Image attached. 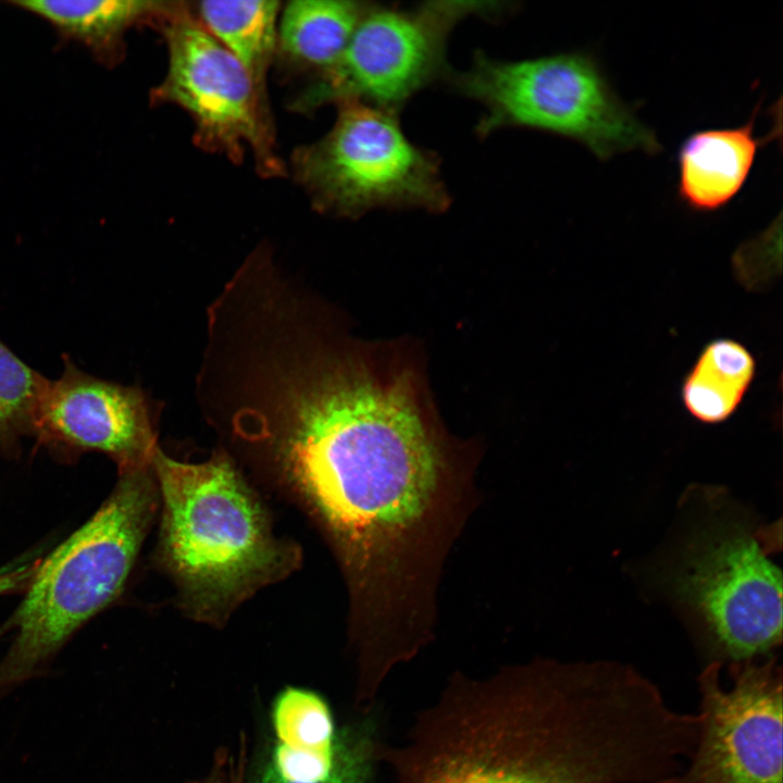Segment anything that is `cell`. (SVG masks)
Listing matches in <instances>:
<instances>
[{"label":"cell","instance_id":"13","mask_svg":"<svg viewBox=\"0 0 783 783\" xmlns=\"http://www.w3.org/2000/svg\"><path fill=\"white\" fill-rule=\"evenodd\" d=\"M12 4L48 21L60 36L87 47L105 64L122 58L133 25L157 18L174 3L142 0H15Z\"/></svg>","mask_w":783,"mask_h":783},{"label":"cell","instance_id":"7","mask_svg":"<svg viewBox=\"0 0 783 783\" xmlns=\"http://www.w3.org/2000/svg\"><path fill=\"white\" fill-rule=\"evenodd\" d=\"M293 169L313 207L337 216L376 209L437 213L451 203L436 153L406 135L398 113L361 102L338 104L333 127L295 151Z\"/></svg>","mask_w":783,"mask_h":783},{"label":"cell","instance_id":"4","mask_svg":"<svg viewBox=\"0 0 783 783\" xmlns=\"http://www.w3.org/2000/svg\"><path fill=\"white\" fill-rule=\"evenodd\" d=\"M158 502L152 467L121 471L111 495L37 569L12 625L0 686L16 682L54 654L121 593Z\"/></svg>","mask_w":783,"mask_h":783},{"label":"cell","instance_id":"3","mask_svg":"<svg viewBox=\"0 0 783 783\" xmlns=\"http://www.w3.org/2000/svg\"><path fill=\"white\" fill-rule=\"evenodd\" d=\"M151 467L163 500V557L201 612L227 609L288 569L260 504L224 455L179 462L157 449Z\"/></svg>","mask_w":783,"mask_h":783},{"label":"cell","instance_id":"19","mask_svg":"<svg viewBox=\"0 0 783 783\" xmlns=\"http://www.w3.org/2000/svg\"><path fill=\"white\" fill-rule=\"evenodd\" d=\"M376 721H361L337 735L336 757L328 776L312 783H371L374 766L378 761ZM260 783H297L277 776L266 769Z\"/></svg>","mask_w":783,"mask_h":783},{"label":"cell","instance_id":"14","mask_svg":"<svg viewBox=\"0 0 783 783\" xmlns=\"http://www.w3.org/2000/svg\"><path fill=\"white\" fill-rule=\"evenodd\" d=\"M371 2L296 0L286 4L278 22L279 50L289 59L321 72L347 47Z\"/></svg>","mask_w":783,"mask_h":783},{"label":"cell","instance_id":"20","mask_svg":"<svg viewBox=\"0 0 783 783\" xmlns=\"http://www.w3.org/2000/svg\"><path fill=\"white\" fill-rule=\"evenodd\" d=\"M781 219L758 237L743 244L732 258L736 278L749 290H760L781 272Z\"/></svg>","mask_w":783,"mask_h":783},{"label":"cell","instance_id":"2","mask_svg":"<svg viewBox=\"0 0 783 783\" xmlns=\"http://www.w3.org/2000/svg\"><path fill=\"white\" fill-rule=\"evenodd\" d=\"M272 452L361 584L400 576L444 497L448 452L407 349L376 348L306 396Z\"/></svg>","mask_w":783,"mask_h":783},{"label":"cell","instance_id":"23","mask_svg":"<svg viewBox=\"0 0 783 783\" xmlns=\"http://www.w3.org/2000/svg\"><path fill=\"white\" fill-rule=\"evenodd\" d=\"M206 783H213V782H206Z\"/></svg>","mask_w":783,"mask_h":783},{"label":"cell","instance_id":"17","mask_svg":"<svg viewBox=\"0 0 783 783\" xmlns=\"http://www.w3.org/2000/svg\"><path fill=\"white\" fill-rule=\"evenodd\" d=\"M49 381L0 341V445L34 434L37 411Z\"/></svg>","mask_w":783,"mask_h":783},{"label":"cell","instance_id":"8","mask_svg":"<svg viewBox=\"0 0 783 783\" xmlns=\"http://www.w3.org/2000/svg\"><path fill=\"white\" fill-rule=\"evenodd\" d=\"M506 2L427 1L411 8L370 3L347 47L291 103L299 112L356 101L399 113L418 92L450 70L452 29L475 15L497 17Z\"/></svg>","mask_w":783,"mask_h":783},{"label":"cell","instance_id":"18","mask_svg":"<svg viewBox=\"0 0 783 783\" xmlns=\"http://www.w3.org/2000/svg\"><path fill=\"white\" fill-rule=\"evenodd\" d=\"M273 725L278 744L286 747L313 751H332L336 747L331 710L310 691H284L273 708Z\"/></svg>","mask_w":783,"mask_h":783},{"label":"cell","instance_id":"12","mask_svg":"<svg viewBox=\"0 0 783 783\" xmlns=\"http://www.w3.org/2000/svg\"><path fill=\"white\" fill-rule=\"evenodd\" d=\"M759 109L760 102L742 125L697 130L682 141L676 154V191L688 209L714 212L725 207L746 184L758 151L781 137V110L770 132L757 136Z\"/></svg>","mask_w":783,"mask_h":783},{"label":"cell","instance_id":"10","mask_svg":"<svg viewBox=\"0 0 783 783\" xmlns=\"http://www.w3.org/2000/svg\"><path fill=\"white\" fill-rule=\"evenodd\" d=\"M721 662L697 679L698 735L685 770L661 783H782V671L774 656L731 663L725 688Z\"/></svg>","mask_w":783,"mask_h":783},{"label":"cell","instance_id":"22","mask_svg":"<svg viewBox=\"0 0 783 783\" xmlns=\"http://www.w3.org/2000/svg\"><path fill=\"white\" fill-rule=\"evenodd\" d=\"M37 562L24 563L0 571V596L25 589L32 580Z\"/></svg>","mask_w":783,"mask_h":783},{"label":"cell","instance_id":"16","mask_svg":"<svg viewBox=\"0 0 783 783\" xmlns=\"http://www.w3.org/2000/svg\"><path fill=\"white\" fill-rule=\"evenodd\" d=\"M281 2L202 1L199 22L248 71L264 91L266 72L277 51Z\"/></svg>","mask_w":783,"mask_h":783},{"label":"cell","instance_id":"9","mask_svg":"<svg viewBox=\"0 0 783 783\" xmlns=\"http://www.w3.org/2000/svg\"><path fill=\"white\" fill-rule=\"evenodd\" d=\"M159 20L169 65L151 98L188 112L203 148L234 161L249 149L261 174H281L264 91L187 9L173 7Z\"/></svg>","mask_w":783,"mask_h":783},{"label":"cell","instance_id":"15","mask_svg":"<svg viewBox=\"0 0 783 783\" xmlns=\"http://www.w3.org/2000/svg\"><path fill=\"white\" fill-rule=\"evenodd\" d=\"M755 373L756 360L744 345L728 338L712 340L683 381V405L703 423L723 422L738 408Z\"/></svg>","mask_w":783,"mask_h":783},{"label":"cell","instance_id":"1","mask_svg":"<svg viewBox=\"0 0 783 783\" xmlns=\"http://www.w3.org/2000/svg\"><path fill=\"white\" fill-rule=\"evenodd\" d=\"M686 741L681 714L632 666L539 659L451 678L378 760L397 783H660Z\"/></svg>","mask_w":783,"mask_h":783},{"label":"cell","instance_id":"11","mask_svg":"<svg viewBox=\"0 0 783 783\" xmlns=\"http://www.w3.org/2000/svg\"><path fill=\"white\" fill-rule=\"evenodd\" d=\"M34 434L53 448L105 453L121 471L150 465L159 448L151 406L140 388L92 376L71 361L49 381Z\"/></svg>","mask_w":783,"mask_h":783},{"label":"cell","instance_id":"21","mask_svg":"<svg viewBox=\"0 0 783 783\" xmlns=\"http://www.w3.org/2000/svg\"><path fill=\"white\" fill-rule=\"evenodd\" d=\"M336 747L332 751H313L277 744L269 768L288 782H319L326 779L333 770Z\"/></svg>","mask_w":783,"mask_h":783},{"label":"cell","instance_id":"5","mask_svg":"<svg viewBox=\"0 0 783 783\" xmlns=\"http://www.w3.org/2000/svg\"><path fill=\"white\" fill-rule=\"evenodd\" d=\"M446 82L484 108L475 128L481 138L504 128L534 129L575 140L600 161L662 148L585 51L514 61L477 52L469 69L450 72Z\"/></svg>","mask_w":783,"mask_h":783},{"label":"cell","instance_id":"6","mask_svg":"<svg viewBox=\"0 0 783 783\" xmlns=\"http://www.w3.org/2000/svg\"><path fill=\"white\" fill-rule=\"evenodd\" d=\"M774 526L712 512L668 570L670 589L711 661L763 659L782 643V572L770 557L781 547Z\"/></svg>","mask_w":783,"mask_h":783}]
</instances>
